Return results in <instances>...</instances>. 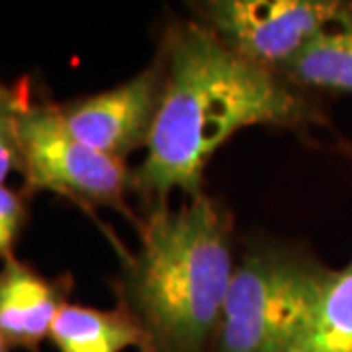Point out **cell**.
Returning a JSON list of instances; mask_svg holds the SVG:
<instances>
[{
  "instance_id": "8",
  "label": "cell",
  "mask_w": 352,
  "mask_h": 352,
  "mask_svg": "<svg viewBox=\"0 0 352 352\" xmlns=\"http://www.w3.org/2000/svg\"><path fill=\"white\" fill-rule=\"evenodd\" d=\"M59 352H126L141 349V331L124 307L94 309L65 303L50 335Z\"/></svg>"
},
{
  "instance_id": "2",
  "label": "cell",
  "mask_w": 352,
  "mask_h": 352,
  "mask_svg": "<svg viewBox=\"0 0 352 352\" xmlns=\"http://www.w3.org/2000/svg\"><path fill=\"white\" fill-rule=\"evenodd\" d=\"M113 280L118 305L141 331L138 352H212L235 270L233 214L204 192L151 208Z\"/></svg>"
},
{
  "instance_id": "13",
  "label": "cell",
  "mask_w": 352,
  "mask_h": 352,
  "mask_svg": "<svg viewBox=\"0 0 352 352\" xmlns=\"http://www.w3.org/2000/svg\"><path fill=\"white\" fill-rule=\"evenodd\" d=\"M10 351H12V349L8 346V342L2 339V335H0V352H10Z\"/></svg>"
},
{
  "instance_id": "1",
  "label": "cell",
  "mask_w": 352,
  "mask_h": 352,
  "mask_svg": "<svg viewBox=\"0 0 352 352\" xmlns=\"http://www.w3.org/2000/svg\"><path fill=\"white\" fill-rule=\"evenodd\" d=\"M157 50L164 57L163 104L145 159L133 168V194L149 210L168 204L175 190L186 200L201 196L212 157L241 129L327 124L317 94L245 61L194 18L173 20Z\"/></svg>"
},
{
  "instance_id": "14",
  "label": "cell",
  "mask_w": 352,
  "mask_h": 352,
  "mask_svg": "<svg viewBox=\"0 0 352 352\" xmlns=\"http://www.w3.org/2000/svg\"><path fill=\"white\" fill-rule=\"evenodd\" d=\"M351 264H352V263H351Z\"/></svg>"
},
{
  "instance_id": "4",
  "label": "cell",
  "mask_w": 352,
  "mask_h": 352,
  "mask_svg": "<svg viewBox=\"0 0 352 352\" xmlns=\"http://www.w3.org/2000/svg\"><path fill=\"white\" fill-rule=\"evenodd\" d=\"M18 147L24 196L53 192L85 212L108 208L139 227L141 219L127 204L133 168L78 141L65 126L59 106L36 102L28 88H20Z\"/></svg>"
},
{
  "instance_id": "9",
  "label": "cell",
  "mask_w": 352,
  "mask_h": 352,
  "mask_svg": "<svg viewBox=\"0 0 352 352\" xmlns=\"http://www.w3.org/2000/svg\"><path fill=\"white\" fill-rule=\"evenodd\" d=\"M282 75L314 94H352V2Z\"/></svg>"
},
{
  "instance_id": "6",
  "label": "cell",
  "mask_w": 352,
  "mask_h": 352,
  "mask_svg": "<svg viewBox=\"0 0 352 352\" xmlns=\"http://www.w3.org/2000/svg\"><path fill=\"white\" fill-rule=\"evenodd\" d=\"M163 92L164 57L157 50L151 63L126 82L57 106L78 141L126 163L129 155L147 149Z\"/></svg>"
},
{
  "instance_id": "10",
  "label": "cell",
  "mask_w": 352,
  "mask_h": 352,
  "mask_svg": "<svg viewBox=\"0 0 352 352\" xmlns=\"http://www.w3.org/2000/svg\"><path fill=\"white\" fill-rule=\"evenodd\" d=\"M286 352H352V264L329 270L311 311Z\"/></svg>"
},
{
  "instance_id": "11",
  "label": "cell",
  "mask_w": 352,
  "mask_h": 352,
  "mask_svg": "<svg viewBox=\"0 0 352 352\" xmlns=\"http://www.w3.org/2000/svg\"><path fill=\"white\" fill-rule=\"evenodd\" d=\"M18 112L20 88L0 85V184H4V180L12 170L20 173Z\"/></svg>"
},
{
  "instance_id": "7",
  "label": "cell",
  "mask_w": 352,
  "mask_h": 352,
  "mask_svg": "<svg viewBox=\"0 0 352 352\" xmlns=\"http://www.w3.org/2000/svg\"><path fill=\"white\" fill-rule=\"evenodd\" d=\"M69 278L41 276L16 256L0 268V335L10 349L38 352L67 303Z\"/></svg>"
},
{
  "instance_id": "5",
  "label": "cell",
  "mask_w": 352,
  "mask_h": 352,
  "mask_svg": "<svg viewBox=\"0 0 352 352\" xmlns=\"http://www.w3.org/2000/svg\"><path fill=\"white\" fill-rule=\"evenodd\" d=\"M340 0H200L190 4L227 50L282 75L344 12Z\"/></svg>"
},
{
  "instance_id": "12",
  "label": "cell",
  "mask_w": 352,
  "mask_h": 352,
  "mask_svg": "<svg viewBox=\"0 0 352 352\" xmlns=\"http://www.w3.org/2000/svg\"><path fill=\"white\" fill-rule=\"evenodd\" d=\"M24 194L0 184V261L14 258V245L25 223Z\"/></svg>"
},
{
  "instance_id": "3",
  "label": "cell",
  "mask_w": 352,
  "mask_h": 352,
  "mask_svg": "<svg viewBox=\"0 0 352 352\" xmlns=\"http://www.w3.org/2000/svg\"><path fill=\"white\" fill-rule=\"evenodd\" d=\"M329 270L296 243H247L233 270L212 352L288 351Z\"/></svg>"
}]
</instances>
